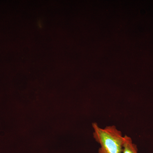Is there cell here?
<instances>
[{
	"label": "cell",
	"instance_id": "cell-1",
	"mask_svg": "<svg viewBox=\"0 0 153 153\" xmlns=\"http://www.w3.org/2000/svg\"><path fill=\"white\" fill-rule=\"evenodd\" d=\"M93 137L100 146L98 153H122L124 136L115 126L101 128L96 123L92 124Z\"/></svg>",
	"mask_w": 153,
	"mask_h": 153
},
{
	"label": "cell",
	"instance_id": "cell-2",
	"mask_svg": "<svg viewBox=\"0 0 153 153\" xmlns=\"http://www.w3.org/2000/svg\"><path fill=\"white\" fill-rule=\"evenodd\" d=\"M122 153H138V149L135 144L133 143L130 137L124 136L123 149Z\"/></svg>",
	"mask_w": 153,
	"mask_h": 153
}]
</instances>
